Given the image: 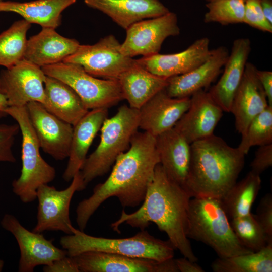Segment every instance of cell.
<instances>
[{"label": "cell", "instance_id": "1", "mask_svg": "<svg viewBox=\"0 0 272 272\" xmlns=\"http://www.w3.org/2000/svg\"><path fill=\"white\" fill-rule=\"evenodd\" d=\"M159 163L155 137L137 132L128 149L116 160L106 180L95 186L92 195L78 205L76 222L79 230L84 231L91 216L110 197L117 198L123 207L140 205Z\"/></svg>", "mask_w": 272, "mask_h": 272}, {"label": "cell", "instance_id": "2", "mask_svg": "<svg viewBox=\"0 0 272 272\" xmlns=\"http://www.w3.org/2000/svg\"><path fill=\"white\" fill-rule=\"evenodd\" d=\"M191 198L183 188L168 176L159 163L140 208L131 213L123 210L111 227L120 233L119 226L124 223L141 230L154 223L167 234L168 240L184 257L196 262L198 259L187 236Z\"/></svg>", "mask_w": 272, "mask_h": 272}, {"label": "cell", "instance_id": "3", "mask_svg": "<svg viewBox=\"0 0 272 272\" xmlns=\"http://www.w3.org/2000/svg\"><path fill=\"white\" fill-rule=\"evenodd\" d=\"M190 151L185 190L191 197L221 199L237 182L245 155L214 134L191 143Z\"/></svg>", "mask_w": 272, "mask_h": 272}, {"label": "cell", "instance_id": "4", "mask_svg": "<svg viewBox=\"0 0 272 272\" xmlns=\"http://www.w3.org/2000/svg\"><path fill=\"white\" fill-rule=\"evenodd\" d=\"M187 236L207 244L220 258L253 252L240 243L218 198L190 199Z\"/></svg>", "mask_w": 272, "mask_h": 272}, {"label": "cell", "instance_id": "5", "mask_svg": "<svg viewBox=\"0 0 272 272\" xmlns=\"http://www.w3.org/2000/svg\"><path fill=\"white\" fill-rule=\"evenodd\" d=\"M139 128V110L126 105L105 119L100 129L99 143L87 157L80 171L85 187L109 171L119 156L129 148Z\"/></svg>", "mask_w": 272, "mask_h": 272}, {"label": "cell", "instance_id": "6", "mask_svg": "<svg viewBox=\"0 0 272 272\" xmlns=\"http://www.w3.org/2000/svg\"><path fill=\"white\" fill-rule=\"evenodd\" d=\"M60 244L71 257L97 251L159 261L173 258L176 249L169 240L156 238L145 230L128 238H108L91 236L74 227L72 234L61 237Z\"/></svg>", "mask_w": 272, "mask_h": 272}, {"label": "cell", "instance_id": "7", "mask_svg": "<svg viewBox=\"0 0 272 272\" xmlns=\"http://www.w3.org/2000/svg\"><path fill=\"white\" fill-rule=\"evenodd\" d=\"M6 112L17 122L22 134L21 174L13 180L12 190L22 202H31L36 199L39 187L55 179L56 170L40 154L39 143L26 106H9Z\"/></svg>", "mask_w": 272, "mask_h": 272}, {"label": "cell", "instance_id": "8", "mask_svg": "<svg viewBox=\"0 0 272 272\" xmlns=\"http://www.w3.org/2000/svg\"><path fill=\"white\" fill-rule=\"evenodd\" d=\"M41 68L46 76L72 88L88 110L108 109L123 100L117 80L100 79L88 74L80 65L63 61Z\"/></svg>", "mask_w": 272, "mask_h": 272}, {"label": "cell", "instance_id": "9", "mask_svg": "<svg viewBox=\"0 0 272 272\" xmlns=\"http://www.w3.org/2000/svg\"><path fill=\"white\" fill-rule=\"evenodd\" d=\"M121 43L113 35L101 38L93 45H80L63 62L82 66L88 74L104 79L117 80L135 59L124 55Z\"/></svg>", "mask_w": 272, "mask_h": 272}, {"label": "cell", "instance_id": "10", "mask_svg": "<svg viewBox=\"0 0 272 272\" xmlns=\"http://www.w3.org/2000/svg\"><path fill=\"white\" fill-rule=\"evenodd\" d=\"M71 184L63 190L45 184L37 190L38 199L37 223L32 231L42 233L46 231H61L73 234L74 227L70 217L71 200L76 191L83 190L85 186L80 171L71 180Z\"/></svg>", "mask_w": 272, "mask_h": 272}, {"label": "cell", "instance_id": "11", "mask_svg": "<svg viewBox=\"0 0 272 272\" xmlns=\"http://www.w3.org/2000/svg\"><path fill=\"white\" fill-rule=\"evenodd\" d=\"M126 30L120 51L125 56H148L159 53L164 41L179 34L177 15L172 12L138 21Z\"/></svg>", "mask_w": 272, "mask_h": 272}, {"label": "cell", "instance_id": "12", "mask_svg": "<svg viewBox=\"0 0 272 272\" xmlns=\"http://www.w3.org/2000/svg\"><path fill=\"white\" fill-rule=\"evenodd\" d=\"M46 76L41 67L24 58L1 71L0 89L6 95L9 106H24L32 101L44 106Z\"/></svg>", "mask_w": 272, "mask_h": 272}, {"label": "cell", "instance_id": "13", "mask_svg": "<svg viewBox=\"0 0 272 272\" xmlns=\"http://www.w3.org/2000/svg\"><path fill=\"white\" fill-rule=\"evenodd\" d=\"M2 227L15 238L20 251L19 272H32L39 265H47L54 260L67 255V251L57 248L41 233L30 231L13 215L6 214Z\"/></svg>", "mask_w": 272, "mask_h": 272}, {"label": "cell", "instance_id": "14", "mask_svg": "<svg viewBox=\"0 0 272 272\" xmlns=\"http://www.w3.org/2000/svg\"><path fill=\"white\" fill-rule=\"evenodd\" d=\"M26 106L40 148L56 160L68 158L73 126L49 112L39 102H30Z\"/></svg>", "mask_w": 272, "mask_h": 272}, {"label": "cell", "instance_id": "15", "mask_svg": "<svg viewBox=\"0 0 272 272\" xmlns=\"http://www.w3.org/2000/svg\"><path fill=\"white\" fill-rule=\"evenodd\" d=\"M73 257L79 272H179L173 258L159 261L97 251Z\"/></svg>", "mask_w": 272, "mask_h": 272}, {"label": "cell", "instance_id": "16", "mask_svg": "<svg viewBox=\"0 0 272 272\" xmlns=\"http://www.w3.org/2000/svg\"><path fill=\"white\" fill-rule=\"evenodd\" d=\"M190 98L189 107L174 128L191 144L214 134L224 111L203 89L194 93Z\"/></svg>", "mask_w": 272, "mask_h": 272}, {"label": "cell", "instance_id": "17", "mask_svg": "<svg viewBox=\"0 0 272 272\" xmlns=\"http://www.w3.org/2000/svg\"><path fill=\"white\" fill-rule=\"evenodd\" d=\"M210 39H197L184 50L173 54H156L142 57L137 62L149 72L165 78L191 71L202 63L209 56Z\"/></svg>", "mask_w": 272, "mask_h": 272}, {"label": "cell", "instance_id": "18", "mask_svg": "<svg viewBox=\"0 0 272 272\" xmlns=\"http://www.w3.org/2000/svg\"><path fill=\"white\" fill-rule=\"evenodd\" d=\"M190 104V97L173 98L164 89L138 110L139 128L156 137L173 128Z\"/></svg>", "mask_w": 272, "mask_h": 272}, {"label": "cell", "instance_id": "19", "mask_svg": "<svg viewBox=\"0 0 272 272\" xmlns=\"http://www.w3.org/2000/svg\"><path fill=\"white\" fill-rule=\"evenodd\" d=\"M257 69L247 61L231 106L230 112L234 116L236 129L241 134L245 131L252 120L269 105L257 77Z\"/></svg>", "mask_w": 272, "mask_h": 272}, {"label": "cell", "instance_id": "20", "mask_svg": "<svg viewBox=\"0 0 272 272\" xmlns=\"http://www.w3.org/2000/svg\"><path fill=\"white\" fill-rule=\"evenodd\" d=\"M229 54L224 46L212 49L208 58L197 67L186 73L168 78L165 89L166 93L173 98L190 97L214 81L224 66Z\"/></svg>", "mask_w": 272, "mask_h": 272}, {"label": "cell", "instance_id": "21", "mask_svg": "<svg viewBox=\"0 0 272 272\" xmlns=\"http://www.w3.org/2000/svg\"><path fill=\"white\" fill-rule=\"evenodd\" d=\"M251 49L249 38L235 39L221 78L208 92L223 111L230 112L233 100L242 80Z\"/></svg>", "mask_w": 272, "mask_h": 272}, {"label": "cell", "instance_id": "22", "mask_svg": "<svg viewBox=\"0 0 272 272\" xmlns=\"http://www.w3.org/2000/svg\"><path fill=\"white\" fill-rule=\"evenodd\" d=\"M108 114V108L92 109L73 126L69 160L62 175L66 182L71 181L80 171L89 148Z\"/></svg>", "mask_w": 272, "mask_h": 272}, {"label": "cell", "instance_id": "23", "mask_svg": "<svg viewBox=\"0 0 272 272\" xmlns=\"http://www.w3.org/2000/svg\"><path fill=\"white\" fill-rule=\"evenodd\" d=\"M155 139L160 164L168 176L185 189L190 164V144L174 127Z\"/></svg>", "mask_w": 272, "mask_h": 272}, {"label": "cell", "instance_id": "24", "mask_svg": "<svg viewBox=\"0 0 272 272\" xmlns=\"http://www.w3.org/2000/svg\"><path fill=\"white\" fill-rule=\"evenodd\" d=\"M55 29L42 27L27 40L24 59L42 67L62 62L80 45L76 39L63 37Z\"/></svg>", "mask_w": 272, "mask_h": 272}, {"label": "cell", "instance_id": "25", "mask_svg": "<svg viewBox=\"0 0 272 272\" xmlns=\"http://www.w3.org/2000/svg\"><path fill=\"white\" fill-rule=\"evenodd\" d=\"M89 7L109 16L126 30L142 20L158 17L170 11L159 0H84Z\"/></svg>", "mask_w": 272, "mask_h": 272}, {"label": "cell", "instance_id": "26", "mask_svg": "<svg viewBox=\"0 0 272 272\" xmlns=\"http://www.w3.org/2000/svg\"><path fill=\"white\" fill-rule=\"evenodd\" d=\"M123 99L129 106L139 110L160 91L165 89L168 78L156 75L136 61L118 79Z\"/></svg>", "mask_w": 272, "mask_h": 272}, {"label": "cell", "instance_id": "27", "mask_svg": "<svg viewBox=\"0 0 272 272\" xmlns=\"http://www.w3.org/2000/svg\"><path fill=\"white\" fill-rule=\"evenodd\" d=\"M44 89L46 97L44 107L73 126L89 110L73 89L59 80L46 76Z\"/></svg>", "mask_w": 272, "mask_h": 272}, {"label": "cell", "instance_id": "28", "mask_svg": "<svg viewBox=\"0 0 272 272\" xmlns=\"http://www.w3.org/2000/svg\"><path fill=\"white\" fill-rule=\"evenodd\" d=\"M77 0H36L26 2L0 1V12H12L30 23L56 29L61 23V13Z\"/></svg>", "mask_w": 272, "mask_h": 272}, {"label": "cell", "instance_id": "29", "mask_svg": "<svg viewBox=\"0 0 272 272\" xmlns=\"http://www.w3.org/2000/svg\"><path fill=\"white\" fill-rule=\"evenodd\" d=\"M261 186L260 175L251 171L235 184L220 199L229 219L243 217L251 213Z\"/></svg>", "mask_w": 272, "mask_h": 272}, {"label": "cell", "instance_id": "30", "mask_svg": "<svg viewBox=\"0 0 272 272\" xmlns=\"http://www.w3.org/2000/svg\"><path fill=\"white\" fill-rule=\"evenodd\" d=\"M211 268L214 272H271L272 243L258 251L214 260Z\"/></svg>", "mask_w": 272, "mask_h": 272}, {"label": "cell", "instance_id": "31", "mask_svg": "<svg viewBox=\"0 0 272 272\" xmlns=\"http://www.w3.org/2000/svg\"><path fill=\"white\" fill-rule=\"evenodd\" d=\"M31 26L23 19L14 22L0 34V65L9 68L24 58L26 35Z\"/></svg>", "mask_w": 272, "mask_h": 272}, {"label": "cell", "instance_id": "32", "mask_svg": "<svg viewBox=\"0 0 272 272\" xmlns=\"http://www.w3.org/2000/svg\"><path fill=\"white\" fill-rule=\"evenodd\" d=\"M272 144V106L268 105L250 122L245 131L241 134L238 146L244 154L255 146Z\"/></svg>", "mask_w": 272, "mask_h": 272}, {"label": "cell", "instance_id": "33", "mask_svg": "<svg viewBox=\"0 0 272 272\" xmlns=\"http://www.w3.org/2000/svg\"><path fill=\"white\" fill-rule=\"evenodd\" d=\"M231 227L240 243L255 252L265 247L270 241L256 219L254 214L234 218L230 222Z\"/></svg>", "mask_w": 272, "mask_h": 272}, {"label": "cell", "instance_id": "34", "mask_svg": "<svg viewBox=\"0 0 272 272\" xmlns=\"http://www.w3.org/2000/svg\"><path fill=\"white\" fill-rule=\"evenodd\" d=\"M205 14V23H218L222 25L242 23L245 0H213L207 2Z\"/></svg>", "mask_w": 272, "mask_h": 272}, {"label": "cell", "instance_id": "35", "mask_svg": "<svg viewBox=\"0 0 272 272\" xmlns=\"http://www.w3.org/2000/svg\"><path fill=\"white\" fill-rule=\"evenodd\" d=\"M243 23L264 32H272V24L265 17L260 0H246Z\"/></svg>", "mask_w": 272, "mask_h": 272}, {"label": "cell", "instance_id": "36", "mask_svg": "<svg viewBox=\"0 0 272 272\" xmlns=\"http://www.w3.org/2000/svg\"><path fill=\"white\" fill-rule=\"evenodd\" d=\"M19 131L20 128L17 123L0 124V162H16L12 148Z\"/></svg>", "mask_w": 272, "mask_h": 272}, {"label": "cell", "instance_id": "37", "mask_svg": "<svg viewBox=\"0 0 272 272\" xmlns=\"http://www.w3.org/2000/svg\"><path fill=\"white\" fill-rule=\"evenodd\" d=\"M255 217L269 240L272 242V195L265 194L260 200Z\"/></svg>", "mask_w": 272, "mask_h": 272}, {"label": "cell", "instance_id": "38", "mask_svg": "<svg viewBox=\"0 0 272 272\" xmlns=\"http://www.w3.org/2000/svg\"><path fill=\"white\" fill-rule=\"evenodd\" d=\"M272 165V144L259 146L250 164L251 171L260 175Z\"/></svg>", "mask_w": 272, "mask_h": 272}, {"label": "cell", "instance_id": "39", "mask_svg": "<svg viewBox=\"0 0 272 272\" xmlns=\"http://www.w3.org/2000/svg\"><path fill=\"white\" fill-rule=\"evenodd\" d=\"M44 272H79L73 257L66 255L54 260L51 264L44 265Z\"/></svg>", "mask_w": 272, "mask_h": 272}, {"label": "cell", "instance_id": "40", "mask_svg": "<svg viewBox=\"0 0 272 272\" xmlns=\"http://www.w3.org/2000/svg\"><path fill=\"white\" fill-rule=\"evenodd\" d=\"M257 77L267 97L269 105L272 106V72L257 69Z\"/></svg>", "mask_w": 272, "mask_h": 272}, {"label": "cell", "instance_id": "41", "mask_svg": "<svg viewBox=\"0 0 272 272\" xmlns=\"http://www.w3.org/2000/svg\"><path fill=\"white\" fill-rule=\"evenodd\" d=\"M175 262L179 272H204V269L196 262H193L183 257L175 259Z\"/></svg>", "mask_w": 272, "mask_h": 272}, {"label": "cell", "instance_id": "42", "mask_svg": "<svg viewBox=\"0 0 272 272\" xmlns=\"http://www.w3.org/2000/svg\"><path fill=\"white\" fill-rule=\"evenodd\" d=\"M260 3L265 17L272 24V1L260 0Z\"/></svg>", "mask_w": 272, "mask_h": 272}, {"label": "cell", "instance_id": "43", "mask_svg": "<svg viewBox=\"0 0 272 272\" xmlns=\"http://www.w3.org/2000/svg\"><path fill=\"white\" fill-rule=\"evenodd\" d=\"M9 106L8 99L0 89V118L8 116L6 110Z\"/></svg>", "mask_w": 272, "mask_h": 272}, {"label": "cell", "instance_id": "44", "mask_svg": "<svg viewBox=\"0 0 272 272\" xmlns=\"http://www.w3.org/2000/svg\"><path fill=\"white\" fill-rule=\"evenodd\" d=\"M4 262L3 260L0 259V271H2L3 268L4 267Z\"/></svg>", "mask_w": 272, "mask_h": 272}, {"label": "cell", "instance_id": "45", "mask_svg": "<svg viewBox=\"0 0 272 272\" xmlns=\"http://www.w3.org/2000/svg\"><path fill=\"white\" fill-rule=\"evenodd\" d=\"M207 2H209L213 0H205ZM246 1V0H245Z\"/></svg>", "mask_w": 272, "mask_h": 272}, {"label": "cell", "instance_id": "46", "mask_svg": "<svg viewBox=\"0 0 272 272\" xmlns=\"http://www.w3.org/2000/svg\"><path fill=\"white\" fill-rule=\"evenodd\" d=\"M2 0H0V1H2Z\"/></svg>", "mask_w": 272, "mask_h": 272}]
</instances>
